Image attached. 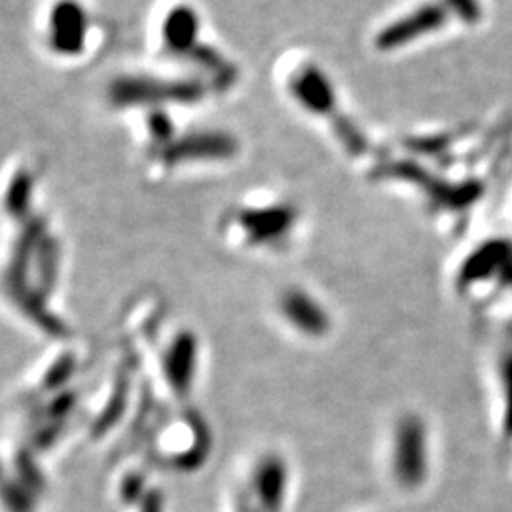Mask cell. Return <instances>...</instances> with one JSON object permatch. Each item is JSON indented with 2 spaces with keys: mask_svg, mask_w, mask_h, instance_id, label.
Wrapping results in <instances>:
<instances>
[{
  "mask_svg": "<svg viewBox=\"0 0 512 512\" xmlns=\"http://www.w3.org/2000/svg\"><path fill=\"white\" fill-rule=\"evenodd\" d=\"M82 16L78 12V8H74L71 4H65L59 8L55 23H57V35L55 38L59 40L61 50H71L74 46V40H80L82 37Z\"/></svg>",
  "mask_w": 512,
  "mask_h": 512,
  "instance_id": "obj_1",
  "label": "cell"
}]
</instances>
